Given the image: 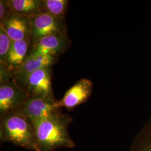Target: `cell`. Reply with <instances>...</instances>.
<instances>
[{"label":"cell","instance_id":"1","mask_svg":"<svg viewBox=\"0 0 151 151\" xmlns=\"http://www.w3.org/2000/svg\"><path fill=\"white\" fill-rule=\"evenodd\" d=\"M72 122L70 115L60 111L34 124L37 151H54L60 148L75 147V143L68 133Z\"/></svg>","mask_w":151,"mask_h":151},{"label":"cell","instance_id":"2","mask_svg":"<svg viewBox=\"0 0 151 151\" xmlns=\"http://www.w3.org/2000/svg\"><path fill=\"white\" fill-rule=\"evenodd\" d=\"M0 116V139L2 142L37 151L35 130L22 114L14 111Z\"/></svg>","mask_w":151,"mask_h":151},{"label":"cell","instance_id":"3","mask_svg":"<svg viewBox=\"0 0 151 151\" xmlns=\"http://www.w3.org/2000/svg\"><path fill=\"white\" fill-rule=\"evenodd\" d=\"M29 98L26 90L17 85L10 77H1L0 116L19 111Z\"/></svg>","mask_w":151,"mask_h":151},{"label":"cell","instance_id":"4","mask_svg":"<svg viewBox=\"0 0 151 151\" xmlns=\"http://www.w3.org/2000/svg\"><path fill=\"white\" fill-rule=\"evenodd\" d=\"M58 101L54 97H29L19 112L22 114L33 125L60 111Z\"/></svg>","mask_w":151,"mask_h":151},{"label":"cell","instance_id":"5","mask_svg":"<svg viewBox=\"0 0 151 151\" xmlns=\"http://www.w3.org/2000/svg\"><path fill=\"white\" fill-rule=\"evenodd\" d=\"M32 42L39 39L57 34H67L65 18L40 14L30 18Z\"/></svg>","mask_w":151,"mask_h":151},{"label":"cell","instance_id":"6","mask_svg":"<svg viewBox=\"0 0 151 151\" xmlns=\"http://www.w3.org/2000/svg\"><path fill=\"white\" fill-rule=\"evenodd\" d=\"M68 34H57L39 39L32 42L29 55H50L59 57L70 47Z\"/></svg>","mask_w":151,"mask_h":151},{"label":"cell","instance_id":"7","mask_svg":"<svg viewBox=\"0 0 151 151\" xmlns=\"http://www.w3.org/2000/svg\"><path fill=\"white\" fill-rule=\"evenodd\" d=\"M52 67H47L35 70L28 77L25 90L29 97H54L52 83Z\"/></svg>","mask_w":151,"mask_h":151},{"label":"cell","instance_id":"8","mask_svg":"<svg viewBox=\"0 0 151 151\" xmlns=\"http://www.w3.org/2000/svg\"><path fill=\"white\" fill-rule=\"evenodd\" d=\"M58 58L50 55H29L22 66L10 77L17 85L25 89L27 78L34 72L39 69L52 67Z\"/></svg>","mask_w":151,"mask_h":151},{"label":"cell","instance_id":"9","mask_svg":"<svg viewBox=\"0 0 151 151\" xmlns=\"http://www.w3.org/2000/svg\"><path fill=\"white\" fill-rule=\"evenodd\" d=\"M32 45V37L13 41L5 64L1 66V70L10 77L27 59L30 53Z\"/></svg>","mask_w":151,"mask_h":151},{"label":"cell","instance_id":"10","mask_svg":"<svg viewBox=\"0 0 151 151\" xmlns=\"http://www.w3.org/2000/svg\"><path fill=\"white\" fill-rule=\"evenodd\" d=\"M93 83L87 78H82L65 93L63 98L58 100L60 108L72 110L82 104L86 102L92 92Z\"/></svg>","mask_w":151,"mask_h":151},{"label":"cell","instance_id":"11","mask_svg":"<svg viewBox=\"0 0 151 151\" xmlns=\"http://www.w3.org/2000/svg\"><path fill=\"white\" fill-rule=\"evenodd\" d=\"M6 32L13 41L32 37L31 20L30 17L21 16L15 13L0 22Z\"/></svg>","mask_w":151,"mask_h":151},{"label":"cell","instance_id":"12","mask_svg":"<svg viewBox=\"0 0 151 151\" xmlns=\"http://www.w3.org/2000/svg\"><path fill=\"white\" fill-rule=\"evenodd\" d=\"M7 2L12 10L17 15L31 18L41 14L40 0H7Z\"/></svg>","mask_w":151,"mask_h":151},{"label":"cell","instance_id":"13","mask_svg":"<svg viewBox=\"0 0 151 151\" xmlns=\"http://www.w3.org/2000/svg\"><path fill=\"white\" fill-rule=\"evenodd\" d=\"M68 4V0H40L39 9L41 14L65 18Z\"/></svg>","mask_w":151,"mask_h":151},{"label":"cell","instance_id":"14","mask_svg":"<svg viewBox=\"0 0 151 151\" xmlns=\"http://www.w3.org/2000/svg\"><path fill=\"white\" fill-rule=\"evenodd\" d=\"M13 40L7 35L4 27L0 25V63L1 66L5 64L11 49Z\"/></svg>","mask_w":151,"mask_h":151},{"label":"cell","instance_id":"15","mask_svg":"<svg viewBox=\"0 0 151 151\" xmlns=\"http://www.w3.org/2000/svg\"><path fill=\"white\" fill-rule=\"evenodd\" d=\"M15 13L12 10L7 0L0 1V22L5 20L6 18Z\"/></svg>","mask_w":151,"mask_h":151}]
</instances>
